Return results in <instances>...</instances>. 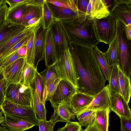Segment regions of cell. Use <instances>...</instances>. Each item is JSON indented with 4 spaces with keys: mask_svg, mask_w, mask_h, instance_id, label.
I'll list each match as a JSON object with an SVG mask.
<instances>
[{
    "mask_svg": "<svg viewBox=\"0 0 131 131\" xmlns=\"http://www.w3.org/2000/svg\"><path fill=\"white\" fill-rule=\"evenodd\" d=\"M78 89L95 95L105 86L104 77L93 47L69 42Z\"/></svg>",
    "mask_w": 131,
    "mask_h": 131,
    "instance_id": "1",
    "label": "cell"
},
{
    "mask_svg": "<svg viewBox=\"0 0 131 131\" xmlns=\"http://www.w3.org/2000/svg\"><path fill=\"white\" fill-rule=\"evenodd\" d=\"M93 18L85 15L70 21H59L69 42L93 47L99 43L95 32Z\"/></svg>",
    "mask_w": 131,
    "mask_h": 131,
    "instance_id": "2",
    "label": "cell"
},
{
    "mask_svg": "<svg viewBox=\"0 0 131 131\" xmlns=\"http://www.w3.org/2000/svg\"><path fill=\"white\" fill-rule=\"evenodd\" d=\"M116 38L118 43V53L117 65L128 77L131 75V41L128 40L125 25L116 19Z\"/></svg>",
    "mask_w": 131,
    "mask_h": 131,
    "instance_id": "3",
    "label": "cell"
},
{
    "mask_svg": "<svg viewBox=\"0 0 131 131\" xmlns=\"http://www.w3.org/2000/svg\"><path fill=\"white\" fill-rule=\"evenodd\" d=\"M5 99L22 105L32 106V89L30 85L7 82Z\"/></svg>",
    "mask_w": 131,
    "mask_h": 131,
    "instance_id": "4",
    "label": "cell"
},
{
    "mask_svg": "<svg viewBox=\"0 0 131 131\" xmlns=\"http://www.w3.org/2000/svg\"><path fill=\"white\" fill-rule=\"evenodd\" d=\"M54 67L59 79L68 81L78 89L76 72L69 48L65 51Z\"/></svg>",
    "mask_w": 131,
    "mask_h": 131,
    "instance_id": "5",
    "label": "cell"
},
{
    "mask_svg": "<svg viewBox=\"0 0 131 131\" xmlns=\"http://www.w3.org/2000/svg\"><path fill=\"white\" fill-rule=\"evenodd\" d=\"M95 32L99 42L110 44L116 37V19L110 14L100 19L93 18Z\"/></svg>",
    "mask_w": 131,
    "mask_h": 131,
    "instance_id": "6",
    "label": "cell"
},
{
    "mask_svg": "<svg viewBox=\"0 0 131 131\" xmlns=\"http://www.w3.org/2000/svg\"><path fill=\"white\" fill-rule=\"evenodd\" d=\"M0 108L3 113L15 115L29 120L38 126L39 119L33 106L16 104L5 99Z\"/></svg>",
    "mask_w": 131,
    "mask_h": 131,
    "instance_id": "7",
    "label": "cell"
},
{
    "mask_svg": "<svg viewBox=\"0 0 131 131\" xmlns=\"http://www.w3.org/2000/svg\"><path fill=\"white\" fill-rule=\"evenodd\" d=\"M50 28L52 33L58 60L69 48V42L60 21L54 20Z\"/></svg>",
    "mask_w": 131,
    "mask_h": 131,
    "instance_id": "8",
    "label": "cell"
},
{
    "mask_svg": "<svg viewBox=\"0 0 131 131\" xmlns=\"http://www.w3.org/2000/svg\"><path fill=\"white\" fill-rule=\"evenodd\" d=\"M94 95L76 89L74 94L68 99L70 111L75 114L82 111L92 102Z\"/></svg>",
    "mask_w": 131,
    "mask_h": 131,
    "instance_id": "9",
    "label": "cell"
},
{
    "mask_svg": "<svg viewBox=\"0 0 131 131\" xmlns=\"http://www.w3.org/2000/svg\"><path fill=\"white\" fill-rule=\"evenodd\" d=\"M25 58H20L0 71L8 82L13 83L20 82L22 77Z\"/></svg>",
    "mask_w": 131,
    "mask_h": 131,
    "instance_id": "10",
    "label": "cell"
},
{
    "mask_svg": "<svg viewBox=\"0 0 131 131\" xmlns=\"http://www.w3.org/2000/svg\"><path fill=\"white\" fill-rule=\"evenodd\" d=\"M3 113L5 120L1 124L9 130L11 131H24L36 125L29 120L15 115Z\"/></svg>",
    "mask_w": 131,
    "mask_h": 131,
    "instance_id": "11",
    "label": "cell"
},
{
    "mask_svg": "<svg viewBox=\"0 0 131 131\" xmlns=\"http://www.w3.org/2000/svg\"><path fill=\"white\" fill-rule=\"evenodd\" d=\"M111 95L108 84L94 95V98L90 104L77 115L86 111H96L110 108Z\"/></svg>",
    "mask_w": 131,
    "mask_h": 131,
    "instance_id": "12",
    "label": "cell"
},
{
    "mask_svg": "<svg viewBox=\"0 0 131 131\" xmlns=\"http://www.w3.org/2000/svg\"><path fill=\"white\" fill-rule=\"evenodd\" d=\"M76 89L69 82L65 80H61L49 100L52 107L68 99L74 94Z\"/></svg>",
    "mask_w": 131,
    "mask_h": 131,
    "instance_id": "13",
    "label": "cell"
},
{
    "mask_svg": "<svg viewBox=\"0 0 131 131\" xmlns=\"http://www.w3.org/2000/svg\"><path fill=\"white\" fill-rule=\"evenodd\" d=\"M26 27L7 20L0 27V48L20 33Z\"/></svg>",
    "mask_w": 131,
    "mask_h": 131,
    "instance_id": "14",
    "label": "cell"
},
{
    "mask_svg": "<svg viewBox=\"0 0 131 131\" xmlns=\"http://www.w3.org/2000/svg\"><path fill=\"white\" fill-rule=\"evenodd\" d=\"M53 107L54 112L50 120L52 122L56 123L58 122H62L67 123L71 122L72 120H75L76 116L69 109L68 99Z\"/></svg>",
    "mask_w": 131,
    "mask_h": 131,
    "instance_id": "15",
    "label": "cell"
},
{
    "mask_svg": "<svg viewBox=\"0 0 131 131\" xmlns=\"http://www.w3.org/2000/svg\"><path fill=\"white\" fill-rule=\"evenodd\" d=\"M47 30L41 22L37 31L35 44L33 66L36 69L39 62L45 59Z\"/></svg>",
    "mask_w": 131,
    "mask_h": 131,
    "instance_id": "16",
    "label": "cell"
},
{
    "mask_svg": "<svg viewBox=\"0 0 131 131\" xmlns=\"http://www.w3.org/2000/svg\"><path fill=\"white\" fill-rule=\"evenodd\" d=\"M110 108L119 117H131V110L128 103L120 94H111Z\"/></svg>",
    "mask_w": 131,
    "mask_h": 131,
    "instance_id": "17",
    "label": "cell"
},
{
    "mask_svg": "<svg viewBox=\"0 0 131 131\" xmlns=\"http://www.w3.org/2000/svg\"><path fill=\"white\" fill-rule=\"evenodd\" d=\"M86 14L93 18L100 19L107 17L110 13L103 0H89Z\"/></svg>",
    "mask_w": 131,
    "mask_h": 131,
    "instance_id": "18",
    "label": "cell"
},
{
    "mask_svg": "<svg viewBox=\"0 0 131 131\" xmlns=\"http://www.w3.org/2000/svg\"><path fill=\"white\" fill-rule=\"evenodd\" d=\"M52 12L54 20L58 21H70L84 15L79 12H75L68 8L57 6L47 3Z\"/></svg>",
    "mask_w": 131,
    "mask_h": 131,
    "instance_id": "19",
    "label": "cell"
},
{
    "mask_svg": "<svg viewBox=\"0 0 131 131\" xmlns=\"http://www.w3.org/2000/svg\"><path fill=\"white\" fill-rule=\"evenodd\" d=\"M44 60L46 68L54 66L58 61L50 28L47 30Z\"/></svg>",
    "mask_w": 131,
    "mask_h": 131,
    "instance_id": "20",
    "label": "cell"
},
{
    "mask_svg": "<svg viewBox=\"0 0 131 131\" xmlns=\"http://www.w3.org/2000/svg\"><path fill=\"white\" fill-rule=\"evenodd\" d=\"M42 6L27 4L21 17L12 22L25 26L27 23L32 19L34 18L42 19Z\"/></svg>",
    "mask_w": 131,
    "mask_h": 131,
    "instance_id": "21",
    "label": "cell"
},
{
    "mask_svg": "<svg viewBox=\"0 0 131 131\" xmlns=\"http://www.w3.org/2000/svg\"><path fill=\"white\" fill-rule=\"evenodd\" d=\"M110 14L125 25L131 24V4H118Z\"/></svg>",
    "mask_w": 131,
    "mask_h": 131,
    "instance_id": "22",
    "label": "cell"
},
{
    "mask_svg": "<svg viewBox=\"0 0 131 131\" xmlns=\"http://www.w3.org/2000/svg\"><path fill=\"white\" fill-rule=\"evenodd\" d=\"M41 22L27 27L20 33L0 48V54L14 45L24 37L33 34L38 28Z\"/></svg>",
    "mask_w": 131,
    "mask_h": 131,
    "instance_id": "23",
    "label": "cell"
},
{
    "mask_svg": "<svg viewBox=\"0 0 131 131\" xmlns=\"http://www.w3.org/2000/svg\"><path fill=\"white\" fill-rule=\"evenodd\" d=\"M110 108L96 111L94 124L99 131H108Z\"/></svg>",
    "mask_w": 131,
    "mask_h": 131,
    "instance_id": "24",
    "label": "cell"
},
{
    "mask_svg": "<svg viewBox=\"0 0 131 131\" xmlns=\"http://www.w3.org/2000/svg\"><path fill=\"white\" fill-rule=\"evenodd\" d=\"M32 89V106L36 115L39 120H46L47 111L45 104L40 99L35 87L31 86Z\"/></svg>",
    "mask_w": 131,
    "mask_h": 131,
    "instance_id": "25",
    "label": "cell"
},
{
    "mask_svg": "<svg viewBox=\"0 0 131 131\" xmlns=\"http://www.w3.org/2000/svg\"><path fill=\"white\" fill-rule=\"evenodd\" d=\"M117 66L122 96L126 101L128 103L131 96V83L130 78L125 74L118 65Z\"/></svg>",
    "mask_w": 131,
    "mask_h": 131,
    "instance_id": "26",
    "label": "cell"
},
{
    "mask_svg": "<svg viewBox=\"0 0 131 131\" xmlns=\"http://www.w3.org/2000/svg\"><path fill=\"white\" fill-rule=\"evenodd\" d=\"M108 85L111 94H117L122 95L119 70L117 64L114 65L111 67L110 80Z\"/></svg>",
    "mask_w": 131,
    "mask_h": 131,
    "instance_id": "27",
    "label": "cell"
},
{
    "mask_svg": "<svg viewBox=\"0 0 131 131\" xmlns=\"http://www.w3.org/2000/svg\"><path fill=\"white\" fill-rule=\"evenodd\" d=\"M93 48L102 72L105 79L109 82L112 66H109L107 62L106 52L104 53L100 51L97 46H94Z\"/></svg>",
    "mask_w": 131,
    "mask_h": 131,
    "instance_id": "28",
    "label": "cell"
},
{
    "mask_svg": "<svg viewBox=\"0 0 131 131\" xmlns=\"http://www.w3.org/2000/svg\"><path fill=\"white\" fill-rule=\"evenodd\" d=\"M33 66L26 61L23 67L22 77L19 83L31 86L34 82L36 70Z\"/></svg>",
    "mask_w": 131,
    "mask_h": 131,
    "instance_id": "29",
    "label": "cell"
},
{
    "mask_svg": "<svg viewBox=\"0 0 131 131\" xmlns=\"http://www.w3.org/2000/svg\"><path fill=\"white\" fill-rule=\"evenodd\" d=\"M118 53V43L116 37L109 44V48L106 52L107 61L110 66L117 64Z\"/></svg>",
    "mask_w": 131,
    "mask_h": 131,
    "instance_id": "30",
    "label": "cell"
},
{
    "mask_svg": "<svg viewBox=\"0 0 131 131\" xmlns=\"http://www.w3.org/2000/svg\"><path fill=\"white\" fill-rule=\"evenodd\" d=\"M34 82L38 95L41 101L45 104L47 98V86L43 78L37 70L36 71Z\"/></svg>",
    "mask_w": 131,
    "mask_h": 131,
    "instance_id": "31",
    "label": "cell"
},
{
    "mask_svg": "<svg viewBox=\"0 0 131 131\" xmlns=\"http://www.w3.org/2000/svg\"><path fill=\"white\" fill-rule=\"evenodd\" d=\"M27 1L8 8L7 20L12 21L20 18L27 5Z\"/></svg>",
    "mask_w": 131,
    "mask_h": 131,
    "instance_id": "32",
    "label": "cell"
},
{
    "mask_svg": "<svg viewBox=\"0 0 131 131\" xmlns=\"http://www.w3.org/2000/svg\"><path fill=\"white\" fill-rule=\"evenodd\" d=\"M95 113L96 111H87L78 114L76 116L79 125L86 128L94 124Z\"/></svg>",
    "mask_w": 131,
    "mask_h": 131,
    "instance_id": "33",
    "label": "cell"
},
{
    "mask_svg": "<svg viewBox=\"0 0 131 131\" xmlns=\"http://www.w3.org/2000/svg\"><path fill=\"white\" fill-rule=\"evenodd\" d=\"M38 28L36 29L32 34L27 45V53L25 60L27 63L33 66L36 39Z\"/></svg>",
    "mask_w": 131,
    "mask_h": 131,
    "instance_id": "34",
    "label": "cell"
},
{
    "mask_svg": "<svg viewBox=\"0 0 131 131\" xmlns=\"http://www.w3.org/2000/svg\"><path fill=\"white\" fill-rule=\"evenodd\" d=\"M54 20L52 11L45 1L42 6V14L41 23L43 28L47 30L49 28Z\"/></svg>",
    "mask_w": 131,
    "mask_h": 131,
    "instance_id": "35",
    "label": "cell"
},
{
    "mask_svg": "<svg viewBox=\"0 0 131 131\" xmlns=\"http://www.w3.org/2000/svg\"><path fill=\"white\" fill-rule=\"evenodd\" d=\"M39 73L43 78L47 87L59 79L56 72L54 66L46 68Z\"/></svg>",
    "mask_w": 131,
    "mask_h": 131,
    "instance_id": "36",
    "label": "cell"
},
{
    "mask_svg": "<svg viewBox=\"0 0 131 131\" xmlns=\"http://www.w3.org/2000/svg\"><path fill=\"white\" fill-rule=\"evenodd\" d=\"M47 2L57 6L68 8L79 12L77 7V0H46Z\"/></svg>",
    "mask_w": 131,
    "mask_h": 131,
    "instance_id": "37",
    "label": "cell"
},
{
    "mask_svg": "<svg viewBox=\"0 0 131 131\" xmlns=\"http://www.w3.org/2000/svg\"><path fill=\"white\" fill-rule=\"evenodd\" d=\"M32 34L24 37L17 43L0 54V59L4 58L18 51L22 46L27 45Z\"/></svg>",
    "mask_w": 131,
    "mask_h": 131,
    "instance_id": "38",
    "label": "cell"
},
{
    "mask_svg": "<svg viewBox=\"0 0 131 131\" xmlns=\"http://www.w3.org/2000/svg\"><path fill=\"white\" fill-rule=\"evenodd\" d=\"M17 51L4 58L0 59V71L17 59L22 58L18 54Z\"/></svg>",
    "mask_w": 131,
    "mask_h": 131,
    "instance_id": "39",
    "label": "cell"
},
{
    "mask_svg": "<svg viewBox=\"0 0 131 131\" xmlns=\"http://www.w3.org/2000/svg\"><path fill=\"white\" fill-rule=\"evenodd\" d=\"M8 7L5 0H0V27L7 21V13Z\"/></svg>",
    "mask_w": 131,
    "mask_h": 131,
    "instance_id": "40",
    "label": "cell"
},
{
    "mask_svg": "<svg viewBox=\"0 0 131 131\" xmlns=\"http://www.w3.org/2000/svg\"><path fill=\"white\" fill-rule=\"evenodd\" d=\"M38 127L39 131H53V128L56 123L50 120H39Z\"/></svg>",
    "mask_w": 131,
    "mask_h": 131,
    "instance_id": "41",
    "label": "cell"
},
{
    "mask_svg": "<svg viewBox=\"0 0 131 131\" xmlns=\"http://www.w3.org/2000/svg\"><path fill=\"white\" fill-rule=\"evenodd\" d=\"M61 79H58L53 83L49 85L47 88L46 101H49L54 94L59 83Z\"/></svg>",
    "mask_w": 131,
    "mask_h": 131,
    "instance_id": "42",
    "label": "cell"
},
{
    "mask_svg": "<svg viewBox=\"0 0 131 131\" xmlns=\"http://www.w3.org/2000/svg\"><path fill=\"white\" fill-rule=\"evenodd\" d=\"M0 74V105H1L5 99V89L7 81L5 79L3 75L1 73Z\"/></svg>",
    "mask_w": 131,
    "mask_h": 131,
    "instance_id": "43",
    "label": "cell"
},
{
    "mask_svg": "<svg viewBox=\"0 0 131 131\" xmlns=\"http://www.w3.org/2000/svg\"><path fill=\"white\" fill-rule=\"evenodd\" d=\"M120 118L121 119V131H131V117Z\"/></svg>",
    "mask_w": 131,
    "mask_h": 131,
    "instance_id": "44",
    "label": "cell"
},
{
    "mask_svg": "<svg viewBox=\"0 0 131 131\" xmlns=\"http://www.w3.org/2000/svg\"><path fill=\"white\" fill-rule=\"evenodd\" d=\"M89 0H77V7L81 13L86 15L87 6Z\"/></svg>",
    "mask_w": 131,
    "mask_h": 131,
    "instance_id": "45",
    "label": "cell"
},
{
    "mask_svg": "<svg viewBox=\"0 0 131 131\" xmlns=\"http://www.w3.org/2000/svg\"><path fill=\"white\" fill-rule=\"evenodd\" d=\"M66 131H82L81 126L77 122H71L66 123Z\"/></svg>",
    "mask_w": 131,
    "mask_h": 131,
    "instance_id": "46",
    "label": "cell"
},
{
    "mask_svg": "<svg viewBox=\"0 0 131 131\" xmlns=\"http://www.w3.org/2000/svg\"><path fill=\"white\" fill-rule=\"evenodd\" d=\"M103 1L110 13L115 7L118 4L116 0H103Z\"/></svg>",
    "mask_w": 131,
    "mask_h": 131,
    "instance_id": "47",
    "label": "cell"
},
{
    "mask_svg": "<svg viewBox=\"0 0 131 131\" xmlns=\"http://www.w3.org/2000/svg\"><path fill=\"white\" fill-rule=\"evenodd\" d=\"M46 0H28L27 4L38 6H42Z\"/></svg>",
    "mask_w": 131,
    "mask_h": 131,
    "instance_id": "48",
    "label": "cell"
},
{
    "mask_svg": "<svg viewBox=\"0 0 131 131\" xmlns=\"http://www.w3.org/2000/svg\"><path fill=\"white\" fill-rule=\"evenodd\" d=\"M28 0H5L6 4H8L9 7L14 6L27 1Z\"/></svg>",
    "mask_w": 131,
    "mask_h": 131,
    "instance_id": "49",
    "label": "cell"
},
{
    "mask_svg": "<svg viewBox=\"0 0 131 131\" xmlns=\"http://www.w3.org/2000/svg\"><path fill=\"white\" fill-rule=\"evenodd\" d=\"M27 49V45L22 46L17 51L18 54L21 57L26 58Z\"/></svg>",
    "mask_w": 131,
    "mask_h": 131,
    "instance_id": "50",
    "label": "cell"
},
{
    "mask_svg": "<svg viewBox=\"0 0 131 131\" xmlns=\"http://www.w3.org/2000/svg\"><path fill=\"white\" fill-rule=\"evenodd\" d=\"M41 18H34L29 20L26 24L25 25L26 27H28L35 24L37 23L40 22L42 21Z\"/></svg>",
    "mask_w": 131,
    "mask_h": 131,
    "instance_id": "51",
    "label": "cell"
},
{
    "mask_svg": "<svg viewBox=\"0 0 131 131\" xmlns=\"http://www.w3.org/2000/svg\"><path fill=\"white\" fill-rule=\"evenodd\" d=\"M125 30L128 40L131 41V24L125 25Z\"/></svg>",
    "mask_w": 131,
    "mask_h": 131,
    "instance_id": "52",
    "label": "cell"
},
{
    "mask_svg": "<svg viewBox=\"0 0 131 131\" xmlns=\"http://www.w3.org/2000/svg\"><path fill=\"white\" fill-rule=\"evenodd\" d=\"M97 127L94 124L90 126H88L82 131H96Z\"/></svg>",
    "mask_w": 131,
    "mask_h": 131,
    "instance_id": "53",
    "label": "cell"
},
{
    "mask_svg": "<svg viewBox=\"0 0 131 131\" xmlns=\"http://www.w3.org/2000/svg\"><path fill=\"white\" fill-rule=\"evenodd\" d=\"M118 4H131V2L130 0H116Z\"/></svg>",
    "mask_w": 131,
    "mask_h": 131,
    "instance_id": "54",
    "label": "cell"
},
{
    "mask_svg": "<svg viewBox=\"0 0 131 131\" xmlns=\"http://www.w3.org/2000/svg\"><path fill=\"white\" fill-rule=\"evenodd\" d=\"M3 113L2 111H1L0 113V123L1 124L3 122L5 119V117L3 115Z\"/></svg>",
    "mask_w": 131,
    "mask_h": 131,
    "instance_id": "55",
    "label": "cell"
},
{
    "mask_svg": "<svg viewBox=\"0 0 131 131\" xmlns=\"http://www.w3.org/2000/svg\"><path fill=\"white\" fill-rule=\"evenodd\" d=\"M66 126L65 125L64 127L59 129L57 131H66Z\"/></svg>",
    "mask_w": 131,
    "mask_h": 131,
    "instance_id": "56",
    "label": "cell"
},
{
    "mask_svg": "<svg viewBox=\"0 0 131 131\" xmlns=\"http://www.w3.org/2000/svg\"><path fill=\"white\" fill-rule=\"evenodd\" d=\"M0 131H11L7 130L6 127L4 126H0Z\"/></svg>",
    "mask_w": 131,
    "mask_h": 131,
    "instance_id": "57",
    "label": "cell"
},
{
    "mask_svg": "<svg viewBox=\"0 0 131 131\" xmlns=\"http://www.w3.org/2000/svg\"><path fill=\"white\" fill-rule=\"evenodd\" d=\"M130 2H131V0H130Z\"/></svg>",
    "mask_w": 131,
    "mask_h": 131,
    "instance_id": "58",
    "label": "cell"
},
{
    "mask_svg": "<svg viewBox=\"0 0 131 131\" xmlns=\"http://www.w3.org/2000/svg\"></svg>",
    "mask_w": 131,
    "mask_h": 131,
    "instance_id": "59",
    "label": "cell"
}]
</instances>
